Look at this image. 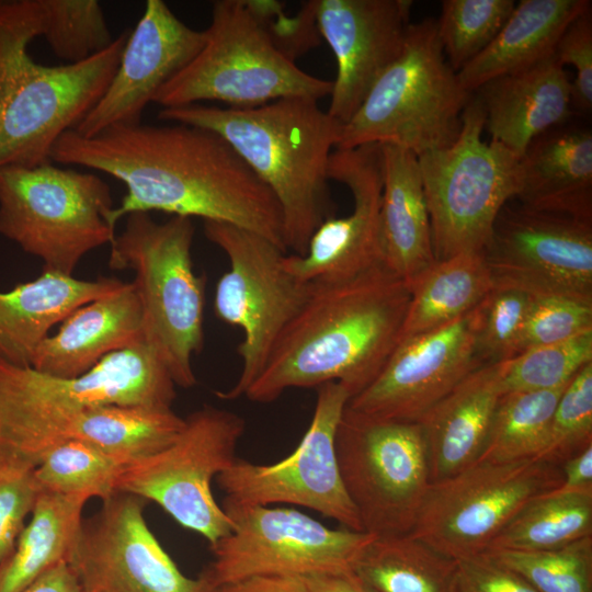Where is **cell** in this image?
Instances as JSON below:
<instances>
[{
	"label": "cell",
	"mask_w": 592,
	"mask_h": 592,
	"mask_svg": "<svg viewBox=\"0 0 592 592\" xmlns=\"http://www.w3.org/2000/svg\"><path fill=\"white\" fill-rule=\"evenodd\" d=\"M212 592H308V589L300 577L252 576L220 584Z\"/></svg>",
	"instance_id": "7dc6e473"
},
{
	"label": "cell",
	"mask_w": 592,
	"mask_h": 592,
	"mask_svg": "<svg viewBox=\"0 0 592 592\" xmlns=\"http://www.w3.org/2000/svg\"><path fill=\"white\" fill-rule=\"evenodd\" d=\"M175 386L145 341L109 354L73 378L52 376L0 356V458L37 467L52 449L73 439L90 408H172Z\"/></svg>",
	"instance_id": "277c9868"
},
{
	"label": "cell",
	"mask_w": 592,
	"mask_h": 592,
	"mask_svg": "<svg viewBox=\"0 0 592 592\" xmlns=\"http://www.w3.org/2000/svg\"><path fill=\"white\" fill-rule=\"evenodd\" d=\"M474 310L439 329L400 340L377 377L350 398L346 408L378 420L419 422L483 365L476 351Z\"/></svg>",
	"instance_id": "d6986e66"
},
{
	"label": "cell",
	"mask_w": 592,
	"mask_h": 592,
	"mask_svg": "<svg viewBox=\"0 0 592 592\" xmlns=\"http://www.w3.org/2000/svg\"><path fill=\"white\" fill-rule=\"evenodd\" d=\"M486 554L519 573L538 592H592V535L555 549Z\"/></svg>",
	"instance_id": "f35d334b"
},
{
	"label": "cell",
	"mask_w": 592,
	"mask_h": 592,
	"mask_svg": "<svg viewBox=\"0 0 592 592\" xmlns=\"http://www.w3.org/2000/svg\"><path fill=\"white\" fill-rule=\"evenodd\" d=\"M124 466L104 452L72 440L44 457L35 468V478L42 491L104 501L116 492L115 482Z\"/></svg>",
	"instance_id": "8d00e7d4"
},
{
	"label": "cell",
	"mask_w": 592,
	"mask_h": 592,
	"mask_svg": "<svg viewBox=\"0 0 592 592\" xmlns=\"http://www.w3.org/2000/svg\"><path fill=\"white\" fill-rule=\"evenodd\" d=\"M482 254L493 286L592 303V223L504 205Z\"/></svg>",
	"instance_id": "e0dca14e"
},
{
	"label": "cell",
	"mask_w": 592,
	"mask_h": 592,
	"mask_svg": "<svg viewBox=\"0 0 592 592\" xmlns=\"http://www.w3.org/2000/svg\"><path fill=\"white\" fill-rule=\"evenodd\" d=\"M532 299L523 291L493 286L475 308L476 351L483 365L517 355Z\"/></svg>",
	"instance_id": "60d3db41"
},
{
	"label": "cell",
	"mask_w": 592,
	"mask_h": 592,
	"mask_svg": "<svg viewBox=\"0 0 592 592\" xmlns=\"http://www.w3.org/2000/svg\"><path fill=\"white\" fill-rule=\"evenodd\" d=\"M328 175L351 191L354 206L346 216L325 218L312 232L303 254H285L283 264L286 271L303 283H342L383 265L379 237L380 144L334 149Z\"/></svg>",
	"instance_id": "ffe728a7"
},
{
	"label": "cell",
	"mask_w": 592,
	"mask_h": 592,
	"mask_svg": "<svg viewBox=\"0 0 592 592\" xmlns=\"http://www.w3.org/2000/svg\"><path fill=\"white\" fill-rule=\"evenodd\" d=\"M567 386L502 394L478 460L506 463L537 457L545 446L556 405Z\"/></svg>",
	"instance_id": "e575fe53"
},
{
	"label": "cell",
	"mask_w": 592,
	"mask_h": 592,
	"mask_svg": "<svg viewBox=\"0 0 592 592\" xmlns=\"http://www.w3.org/2000/svg\"><path fill=\"white\" fill-rule=\"evenodd\" d=\"M590 8L589 0L520 1L493 41L457 71L460 84L474 93L548 59L566 27Z\"/></svg>",
	"instance_id": "f1b7e54d"
},
{
	"label": "cell",
	"mask_w": 592,
	"mask_h": 592,
	"mask_svg": "<svg viewBox=\"0 0 592 592\" xmlns=\"http://www.w3.org/2000/svg\"><path fill=\"white\" fill-rule=\"evenodd\" d=\"M559 492H592V445L569 457L560 465Z\"/></svg>",
	"instance_id": "c3c4849f"
},
{
	"label": "cell",
	"mask_w": 592,
	"mask_h": 592,
	"mask_svg": "<svg viewBox=\"0 0 592 592\" xmlns=\"http://www.w3.org/2000/svg\"><path fill=\"white\" fill-rule=\"evenodd\" d=\"M246 420L205 405L184 418L172 443L123 467L116 492L156 502L181 526L214 545L231 531V522L212 492V481L236 460Z\"/></svg>",
	"instance_id": "7c38bea8"
},
{
	"label": "cell",
	"mask_w": 592,
	"mask_h": 592,
	"mask_svg": "<svg viewBox=\"0 0 592 592\" xmlns=\"http://www.w3.org/2000/svg\"><path fill=\"white\" fill-rule=\"evenodd\" d=\"M592 329V303L565 296H533L517 354L568 340Z\"/></svg>",
	"instance_id": "7bdbcfd3"
},
{
	"label": "cell",
	"mask_w": 592,
	"mask_h": 592,
	"mask_svg": "<svg viewBox=\"0 0 592 592\" xmlns=\"http://www.w3.org/2000/svg\"><path fill=\"white\" fill-rule=\"evenodd\" d=\"M35 468L0 458V566L12 553L42 492Z\"/></svg>",
	"instance_id": "ee69618b"
},
{
	"label": "cell",
	"mask_w": 592,
	"mask_h": 592,
	"mask_svg": "<svg viewBox=\"0 0 592 592\" xmlns=\"http://www.w3.org/2000/svg\"><path fill=\"white\" fill-rule=\"evenodd\" d=\"M231 531L209 545L213 559L200 574L212 589L252 576H294L351 570L374 535L329 528L289 508L221 503Z\"/></svg>",
	"instance_id": "5bb4252c"
},
{
	"label": "cell",
	"mask_w": 592,
	"mask_h": 592,
	"mask_svg": "<svg viewBox=\"0 0 592 592\" xmlns=\"http://www.w3.org/2000/svg\"><path fill=\"white\" fill-rule=\"evenodd\" d=\"M52 161L112 175L126 194L114 225L132 213L201 217L253 231L285 252L283 217L267 186L218 134L193 125L121 124L92 137L75 129L55 144Z\"/></svg>",
	"instance_id": "6da1fadb"
},
{
	"label": "cell",
	"mask_w": 592,
	"mask_h": 592,
	"mask_svg": "<svg viewBox=\"0 0 592 592\" xmlns=\"http://www.w3.org/2000/svg\"><path fill=\"white\" fill-rule=\"evenodd\" d=\"M335 454L363 532L411 533L431 483L420 423L378 420L345 407L335 433Z\"/></svg>",
	"instance_id": "4fadbf2b"
},
{
	"label": "cell",
	"mask_w": 592,
	"mask_h": 592,
	"mask_svg": "<svg viewBox=\"0 0 592 592\" xmlns=\"http://www.w3.org/2000/svg\"><path fill=\"white\" fill-rule=\"evenodd\" d=\"M194 59L167 82L153 102L179 107L218 101L251 107L284 98L320 100L332 81L300 69L275 42L261 0H217Z\"/></svg>",
	"instance_id": "8992f818"
},
{
	"label": "cell",
	"mask_w": 592,
	"mask_h": 592,
	"mask_svg": "<svg viewBox=\"0 0 592 592\" xmlns=\"http://www.w3.org/2000/svg\"><path fill=\"white\" fill-rule=\"evenodd\" d=\"M485 113L476 95L462 115L457 139L418 157L436 261L481 252L504 205L520 190V159L485 141Z\"/></svg>",
	"instance_id": "30bf717a"
},
{
	"label": "cell",
	"mask_w": 592,
	"mask_h": 592,
	"mask_svg": "<svg viewBox=\"0 0 592 592\" xmlns=\"http://www.w3.org/2000/svg\"><path fill=\"white\" fill-rule=\"evenodd\" d=\"M410 0H314L320 36L337 61L328 113L346 123L403 49Z\"/></svg>",
	"instance_id": "44dd1931"
},
{
	"label": "cell",
	"mask_w": 592,
	"mask_h": 592,
	"mask_svg": "<svg viewBox=\"0 0 592 592\" xmlns=\"http://www.w3.org/2000/svg\"><path fill=\"white\" fill-rule=\"evenodd\" d=\"M114 208L109 184L92 172L52 162L0 168V234L44 270L72 275L87 253L111 244Z\"/></svg>",
	"instance_id": "9c48e42d"
},
{
	"label": "cell",
	"mask_w": 592,
	"mask_h": 592,
	"mask_svg": "<svg viewBox=\"0 0 592 592\" xmlns=\"http://www.w3.org/2000/svg\"><path fill=\"white\" fill-rule=\"evenodd\" d=\"M473 94L444 55L436 21L411 23L401 54L343 124L335 149L394 144L419 157L448 147Z\"/></svg>",
	"instance_id": "ba28073f"
},
{
	"label": "cell",
	"mask_w": 592,
	"mask_h": 592,
	"mask_svg": "<svg viewBox=\"0 0 592 592\" xmlns=\"http://www.w3.org/2000/svg\"><path fill=\"white\" fill-rule=\"evenodd\" d=\"M503 366L504 361L478 367L418 422L426 445L431 483L480 458L503 394Z\"/></svg>",
	"instance_id": "484cf974"
},
{
	"label": "cell",
	"mask_w": 592,
	"mask_h": 592,
	"mask_svg": "<svg viewBox=\"0 0 592 592\" xmlns=\"http://www.w3.org/2000/svg\"><path fill=\"white\" fill-rule=\"evenodd\" d=\"M485 113V129L519 157L546 130L573 115L572 84L554 58L493 79L475 91Z\"/></svg>",
	"instance_id": "603a6c76"
},
{
	"label": "cell",
	"mask_w": 592,
	"mask_h": 592,
	"mask_svg": "<svg viewBox=\"0 0 592 592\" xmlns=\"http://www.w3.org/2000/svg\"><path fill=\"white\" fill-rule=\"evenodd\" d=\"M400 340L439 329L474 310L493 288L481 252L436 261L410 285Z\"/></svg>",
	"instance_id": "4dcf8cb0"
},
{
	"label": "cell",
	"mask_w": 592,
	"mask_h": 592,
	"mask_svg": "<svg viewBox=\"0 0 592 592\" xmlns=\"http://www.w3.org/2000/svg\"><path fill=\"white\" fill-rule=\"evenodd\" d=\"M516 198L538 212L592 223V132L569 122L537 136L520 159Z\"/></svg>",
	"instance_id": "d4e9b609"
},
{
	"label": "cell",
	"mask_w": 592,
	"mask_h": 592,
	"mask_svg": "<svg viewBox=\"0 0 592 592\" xmlns=\"http://www.w3.org/2000/svg\"><path fill=\"white\" fill-rule=\"evenodd\" d=\"M317 389L309 426L284 459L255 464L241 458L216 480L223 502L237 505L285 503L317 511L343 527L363 532L357 512L342 483L335 454V433L351 396L339 383Z\"/></svg>",
	"instance_id": "2e32d148"
},
{
	"label": "cell",
	"mask_w": 592,
	"mask_h": 592,
	"mask_svg": "<svg viewBox=\"0 0 592 592\" xmlns=\"http://www.w3.org/2000/svg\"><path fill=\"white\" fill-rule=\"evenodd\" d=\"M205 42V30L187 26L164 1L148 0L109 87L75 130L92 137L114 125L140 123L145 107Z\"/></svg>",
	"instance_id": "7402d4cb"
},
{
	"label": "cell",
	"mask_w": 592,
	"mask_h": 592,
	"mask_svg": "<svg viewBox=\"0 0 592 592\" xmlns=\"http://www.w3.org/2000/svg\"><path fill=\"white\" fill-rule=\"evenodd\" d=\"M351 570L373 592H454L457 560L409 533L374 536Z\"/></svg>",
	"instance_id": "1f68e13d"
},
{
	"label": "cell",
	"mask_w": 592,
	"mask_h": 592,
	"mask_svg": "<svg viewBox=\"0 0 592 592\" xmlns=\"http://www.w3.org/2000/svg\"><path fill=\"white\" fill-rule=\"evenodd\" d=\"M129 35L77 64L46 66L27 53L38 37L31 0H0V168L52 162L109 87Z\"/></svg>",
	"instance_id": "5b68a950"
},
{
	"label": "cell",
	"mask_w": 592,
	"mask_h": 592,
	"mask_svg": "<svg viewBox=\"0 0 592 592\" xmlns=\"http://www.w3.org/2000/svg\"><path fill=\"white\" fill-rule=\"evenodd\" d=\"M589 363H592V329L504 361L503 394L566 386Z\"/></svg>",
	"instance_id": "ab89813d"
},
{
	"label": "cell",
	"mask_w": 592,
	"mask_h": 592,
	"mask_svg": "<svg viewBox=\"0 0 592 592\" xmlns=\"http://www.w3.org/2000/svg\"><path fill=\"white\" fill-rule=\"evenodd\" d=\"M33 4L38 37L67 64L83 61L115 39L95 0H33Z\"/></svg>",
	"instance_id": "d590c367"
},
{
	"label": "cell",
	"mask_w": 592,
	"mask_h": 592,
	"mask_svg": "<svg viewBox=\"0 0 592 592\" xmlns=\"http://www.w3.org/2000/svg\"><path fill=\"white\" fill-rule=\"evenodd\" d=\"M147 501L115 492L83 519L71 554L81 592H212L200 576L182 573L150 531Z\"/></svg>",
	"instance_id": "ac0fdd59"
},
{
	"label": "cell",
	"mask_w": 592,
	"mask_h": 592,
	"mask_svg": "<svg viewBox=\"0 0 592 592\" xmlns=\"http://www.w3.org/2000/svg\"><path fill=\"white\" fill-rule=\"evenodd\" d=\"M454 592H538L486 553L457 560Z\"/></svg>",
	"instance_id": "bcb514c9"
},
{
	"label": "cell",
	"mask_w": 592,
	"mask_h": 592,
	"mask_svg": "<svg viewBox=\"0 0 592 592\" xmlns=\"http://www.w3.org/2000/svg\"><path fill=\"white\" fill-rule=\"evenodd\" d=\"M515 7L513 0H444L437 35L457 72L497 36Z\"/></svg>",
	"instance_id": "74e56055"
},
{
	"label": "cell",
	"mask_w": 592,
	"mask_h": 592,
	"mask_svg": "<svg viewBox=\"0 0 592 592\" xmlns=\"http://www.w3.org/2000/svg\"><path fill=\"white\" fill-rule=\"evenodd\" d=\"M144 342L143 311L133 282L71 312L39 345L32 367L73 378L109 354Z\"/></svg>",
	"instance_id": "cb8c5ba5"
},
{
	"label": "cell",
	"mask_w": 592,
	"mask_h": 592,
	"mask_svg": "<svg viewBox=\"0 0 592 592\" xmlns=\"http://www.w3.org/2000/svg\"><path fill=\"white\" fill-rule=\"evenodd\" d=\"M115 277L79 280L44 270L35 280L0 292V356L31 366L50 329L79 307L121 289Z\"/></svg>",
	"instance_id": "83f0119b"
},
{
	"label": "cell",
	"mask_w": 592,
	"mask_h": 592,
	"mask_svg": "<svg viewBox=\"0 0 592 592\" xmlns=\"http://www.w3.org/2000/svg\"><path fill=\"white\" fill-rule=\"evenodd\" d=\"M193 237L190 217L158 223L148 213H132L109 255L112 270L135 273L144 341L183 388L196 384L192 361L204 344L206 277L194 272Z\"/></svg>",
	"instance_id": "52a82bcc"
},
{
	"label": "cell",
	"mask_w": 592,
	"mask_h": 592,
	"mask_svg": "<svg viewBox=\"0 0 592 592\" xmlns=\"http://www.w3.org/2000/svg\"><path fill=\"white\" fill-rule=\"evenodd\" d=\"M183 425L184 418L179 417L172 408L99 406L90 408L82 415L73 440L127 465L168 446Z\"/></svg>",
	"instance_id": "d6a6232c"
},
{
	"label": "cell",
	"mask_w": 592,
	"mask_h": 592,
	"mask_svg": "<svg viewBox=\"0 0 592 592\" xmlns=\"http://www.w3.org/2000/svg\"><path fill=\"white\" fill-rule=\"evenodd\" d=\"M90 499L42 491L31 521L0 566V592H22L41 576L68 562Z\"/></svg>",
	"instance_id": "f546056e"
},
{
	"label": "cell",
	"mask_w": 592,
	"mask_h": 592,
	"mask_svg": "<svg viewBox=\"0 0 592 592\" xmlns=\"http://www.w3.org/2000/svg\"><path fill=\"white\" fill-rule=\"evenodd\" d=\"M22 592H81V589L70 565L61 562L41 576Z\"/></svg>",
	"instance_id": "f907efd6"
},
{
	"label": "cell",
	"mask_w": 592,
	"mask_h": 592,
	"mask_svg": "<svg viewBox=\"0 0 592 592\" xmlns=\"http://www.w3.org/2000/svg\"><path fill=\"white\" fill-rule=\"evenodd\" d=\"M380 146L382 264L410 285L436 262L422 177L412 151L394 144Z\"/></svg>",
	"instance_id": "4316f807"
},
{
	"label": "cell",
	"mask_w": 592,
	"mask_h": 592,
	"mask_svg": "<svg viewBox=\"0 0 592 592\" xmlns=\"http://www.w3.org/2000/svg\"><path fill=\"white\" fill-rule=\"evenodd\" d=\"M204 234L229 261L216 285L214 312L243 334L237 349L238 379L215 392L223 400H235L261 374L276 341L307 300L311 283L291 275L283 264L286 252L263 236L215 220H204Z\"/></svg>",
	"instance_id": "8fae6325"
},
{
	"label": "cell",
	"mask_w": 592,
	"mask_h": 592,
	"mask_svg": "<svg viewBox=\"0 0 592 592\" xmlns=\"http://www.w3.org/2000/svg\"><path fill=\"white\" fill-rule=\"evenodd\" d=\"M410 286L383 265L310 294L246 392L270 403L293 388L344 386L351 398L377 377L400 341Z\"/></svg>",
	"instance_id": "7a4b0ae2"
},
{
	"label": "cell",
	"mask_w": 592,
	"mask_h": 592,
	"mask_svg": "<svg viewBox=\"0 0 592 592\" xmlns=\"http://www.w3.org/2000/svg\"><path fill=\"white\" fill-rule=\"evenodd\" d=\"M591 535L592 492L553 490L528 501L490 542L486 551L548 550Z\"/></svg>",
	"instance_id": "836d02e7"
},
{
	"label": "cell",
	"mask_w": 592,
	"mask_h": 592,
	"mask_svg": "<svg viewBox=\"0 0 592 592\" xmlns=\"http://www.w3.org/2000/svg\"><path fill=\"white\" fill-rule=\"evenodd\" d=\"M561 481L559 466L536 457L477 460L430 483L410 534L456 560L482 554L528 501Z\"/></svg>",
	"instance_id": "9a60e30c"
},
{
	"label": "cell",
	"mask_w": 592,
	"mask_h": 592,
	"mask_svg": "<svg viewBox=\"0 0 592 592\" xmlns=\"http://www.w3.org/2000/svg\"><path fill=\"white\" fill-rule=\"evenodd\" d=\"M303 579L308 592H373L352 570L311 574Z\"/></svg>",
	"instance_id": "681fc988"
},
{
	"label": "cell",
	"mask_w": 592,
	"mask_h": 592,
	"mask_svg": "<svg viewBox=\"0 0 592 592\" xmlns=\"http://www.w3.org/2000/svg\"><path fill=\"white\" fill-rule=\"evenodd\" d=\"M554 58L563 67L576 69L572 106L579 113L592 110V18L591 8L577 16L559 37Z\"/></svg>",
	"instance_id": "f6af8a7d"
},
{
	"label": "cell",
	"mask_w": 592,
	"mask_h": 592,
	"mask_svg": "<svg viewBox=\"0 0 592 592\" xmlns=\"http://www.w3.org/2000/svg\"><path fill=\"white\" fill-rule=\"evenodd\" d=\"M592 445V363L583 366L562 391L544 448L536 458L560 465Z\"/></svg>",
	"instance_id": "b9f144b4"
},
{
	"label": "cell",
	"mask_w": 592,
	"mask_h": 592,
	"mask_svg": "<svg viewBox=\"0 0 592 592\" xmlns=\"http://www.w3.org/2000/svg\"><path fill=\"white\" fill-rule=\"evenodd\" d=\"M158 118L212 130L224 138L277 201L286 250L306 251L316 228L334 215L328 167L343 124L310 98H284L251 107L190 104Z\"/></svg>",
	"instance_id": "3957f363"
}]
</instances>
